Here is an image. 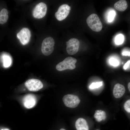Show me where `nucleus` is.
I'll use <instances>...</instances> for the list:
<instances>
[{
    "label": "nucleus",
    "instance_id": "20",
    "mask_svg": "<svg viewBox=\"0 0 130 130\" xmlns=\"http://www.w3.org/2000/svg\"><path fill=\"white\" fill-rule=\"evenodd\" d=\"M124 107L125 110L128 113L130 112V100H127L124 103Z\"/></svg>",
    "mask_w": 130,
    "mask_h": 130
},
{
    "label": "nucleus",
    "instance_id": "3",
    "mask_svg": "<svg viewBox=\"0 0 130 130\" xmlns=\"http://www.w3.org/2000/svg\"><path fill=\"white\" fill-rule=\"evenodd\" d=\"M55 41L53 38L51 37L45 38L43 40L41 46V52L43 54L46 56L50 55L54 50Z\"/></svg>",
    "mask_w": 130,
    "mask_h": 130
},
{
    "label": "nucleus",
    "instance_id": "17",
    "mask_svg": "<svg viewBox=\"0 0 130 130\" xmlns=\"http://www.w3.org/2000/svg\"><path fill=\"white\" fill-rule=\"evenodd\" d=\"M124 40L123 35L120 34L117 35L115 39L116 44L117 45H119L122 44Z\"/></svg>",
    "mask_w": 130,
    "mask_h": 130
},
{
    "label": "nucleus",
    "instance_id": "15",
    "mask_svg": "<svg viewBox=\"0 0 130 130\" xmlns=\"http://www.w3.org/2000/svg\"><path fill=\"white\" fill-rule=\"evenodd\" d=\"M4 66L5 67L9 66L11 63V59L10 57L8 55H4L3 57Z\"/></svg>",
    "mask_w": 130,
    "mask_h": 130
},
{
    "label": "nucleus",
    "instance_id": "25",
    "mask_svg": "<svg viewBox=\"0 0 130 130\" xmlns=\"http://www.w3.org/2000/svg\"><path fill=\"white\" fill-rule=\"evenodd\" d=\"M60 130H66L62 128V129H60Z\"/></svg>",
    "mask_w": 130,
    "mask_h": 130
},
{
    "label": "nucleus",
    "instance_id": "22",
    "mask_svg": "<svg viewBox=\"0 0 130 130\" xmlns=\"http://www.w3.org/2000/svg\"><path fill=\"white\" fill-rule=\"evenodd\" d=\"M130 60L128 61L124 65V68L126 69L130 65Z\"/></svg>",
    "mask_w": 130,
    "mask_h": 130
},
{
    "label": "nucleus",
    "instance_id": "13",
    "mask_svg": "<svg viewBox=\"0 0 130 130\" xmlns=\"http://www.w3.org/2000/svg\"><path fill=\"white\" fill-rule=\"evenodd\" d=\"M114 6L117 10L122 12L126 9L128 7V4L126 0H121L115 3Z\"/></svg>",
    "mask_w": 130,
    "mask_h": 130
},
{
    "label": "nucleus",
    "instance_id": "23",
    "mask_svg": "<svg viewBox=\"0 0 130 130\" xmlns=\"http://www.w3.org/2000/svg\"><path fill=\"white\" fill-rule=\"evenodd\" d=\"M122 54L123 55L130 56V52L126 51L123 52L122 53Z\"/></svg>",
    "mask_w": 130,
    "mask_h": 130
},
{
    "label": "nucleus",
    "instance_id": "9",
    "mask_svg": "<svg viewBox=\"0 0 130 130\" xmlns=\"http://www.w3.org/2000/svg\"><path fill=\"white\" fill-rule=\"evenodd\" d=\"M31 32L28 28L24 27L22 28L17 34V37L21 43L26 45L29 42L31 37Z\"/></svg>",
    "mask_w": 130,
    "mask_h": 130
},
{
    "label": "nucleus",
    "instance_id": "8",
    "mask_svg": "<svg viewBox=\"0 0 130 130\" xmlns=\"http://www.w3.org/2000/svg\"><path fill=\"white\" fill-rule=\"evenodd\" d=\"M71 7L67 4H64L59 7L55 13V16L59 21H62L65 19L69 13Z\"/></svg>",
    "mask_w": 130,
    "mask_h": 130
},
{
    "label": "nucleus",
    "instance_id": "10",
    "mask_svg": "<svg viewBox=\"0 0 130 130\" xmlns=\"http://www.w3.org/2000/svg\"><path fill=\"white\" fill-rule=\"evenodd\" d=\"M35 96L32 94H28L26 95L23 99V105L25 107L30 109L33 107L36 103Z\"/></svg>",
    "mask_w": 130,
    "mask_h": 130
},
{
    "label": "nucleus",
    "instance_id": "26",
    "mask_svg": "<svg viewBox=\"0 0 130 130\" xmlns=\"http://www.w3.org/2000/svg\"><path fill=\"white\" fill-rule=\"evenodd\" d=\"M1 130H9L7 129H2Z\"/></svg>",
    "mask_w": 130,
    "mask_h": 130
},
{
    "label": "nucleus",
    "instance_id": "19",
    "mask_svg": "<svg viewBox=\"0 0 130 130\" xmlns=\"http://www.w3.org/2000/svg\"><path fill=\"white\" fill-rule=\"evenodd\" d=\"M116 15V13L114 11H110L109 13L108 16V21L109 22H112L113 20Z\"/></svg>",
    "mask_w": 130,
    "mask_h": 130
},
{
    "label": "nucleus",
    "instance_id": "7",
    "mask_svg": "<svg viewBox=\"0 0 130 130\" xmlns=\"http://www.w3.org/2000/svg\"><path fill=\"white\" fill-rule=\"evenodd\" d=\"M25 85L29 91H38L43 87V84L40 80L34 78L27 80Z\"/></svg>",
    "mask_w": 130,
    "mask_h": 130
},
{
    "label": "nucleus",
    "instance_id": "21",
    "mask_svg": "<svg viewBox=\"0 0 130 130\" xmlns=\"http://www.w3.org/2000/svg\"><path fill=\"white\" fill-rule=\"evenodd\" d=\"M109 62L111 65L114 66H117L119 64L118 61L113 58H111L110 59Z\"/></svg>",
    "mask_w": 130,
    "mask_h": 130
},
{
    "label": "nucleus",
    "instance_id": "5",
    "mask_svg": "<svg viewBox=\"0 0 130 130\" xmlns=\"http://www.w3.org/2000/svg\"><path fill=\"white\" fill-rule=\"evenodd\" d=\"M66 50L67 53L70 55H73L78 52L80 42L75 38L70 39L66 42Z\"/></svg>",
    "mask_w": 130,
    "mask_h": 130
},
{
    "label": "nucleus",
    "instance_id": "18",
    "mask_svg": "<svg viewBox=\"0 0 130 130\" xmlns=\"http://www.w3.org/2000/svg\"><path fill=\"white\" fill-rule=\"evenodd\" d=\"M102 81L96 83H93L90 86V88L91 89H94L98 88L102 85Z\"/></svg>",
    "mask_w": 130,
    "mask_h": 130
},
{
    "label": "nucleus",
    "instance_id": "16",
    "mask_svg": "<svg viewBox=\"0 0 130 130\" xmlns=\"http://www.w3.org/2000/svg\"><path fill=\"white\" fill-rule=\"evenodd\" d=\"M102 110H97L95 111L94 117L98 122H100L102 121L100 114Z\"/></svg>",
    "mask_w": 130,
    "mask_h": 130
},
{
    "label": "nucleus",
    "instance_id": "2",
    "mask_svg": "<svg viewBox=\"0 0 130 130\" xmlns=\"http://www.w3.org/2000/svg\"><path fill=\"white\" fill-rule=\"evenodd\" d=\"M77 62L75 58L72 57H67L56 65V69L59 71L67 69L73 70L76 68L75 64Z\"/></svg>",
    "mask_w": 130,
    "mask_h": 130
},
{
    "label": "nucleus",
    "instance_id": "14",
    "mask_svg": "<svg viewBox=\"0 0 130 130\" xmlns=\"http://www.w3.org/2000/svg\"><path fill=\"white\" fill-rule=\"evenodd\" d=\"M8 13L6 9L4 8L1 10L0 12V24H3L7 22L8 18Z\"/></svg>",
    "mask_w": 130,
    "mask_h": 130
},
{
    "label": "nucleus",
    "instance_id": "1",
    "mask_svg": "<svg viewBox=\"0 0 130 130\" xmlns=\"http://www.w3.org/2000/svg\"><path fill=\"white\" fill-rule=\"evenodd\" d=\"M86 22L89 27L93 31L99 32L102 29V22L96 14L93 13L90 15L87 19Z\"/></svg>",
    "mask_w": 130,
    "mask_h": 130
},
{
    "label": "nucleus",
    "instance_id": "11",
    "mask_svg": "<svg viewBox=\"0 0 130 130\" xmlns=\"http://www.w3.org/2000/svg\"><path fill=\"white\" fill-rule=\"evenodd\" d=\"M125 91L124 86L119 83L116 84L114 88L113 94L114 96L116 98H118L122 97Z\"/></svg>",
    "mask_w": 130,
    "mask_h": 130
},
{
    "label": "nucleus",
    "instance_id": "12",
    "mask_svg": "<svg viewBox=\"0 0 130 130\" xmlns=\"http://www.w3.org/2000/svg\"><path fill=\"white\" fill-rule=\"evenodd\" d=\"M75 126L77 130H89V127L87 121L82 118H79L76 121Z\"/></svg>",
    "mask_w": 130,
    "mask_h": 130
},
{
    "label": "nucleus",
    "instance_id": "24",
    "mask_svg": "<svg viewBox=\"0 0 130 130\" xmlns=\"http://www.w3.org/2000/svg\"><path fill=\"white\" fill-rule=\"evenodd\" d=\"M128 89L129 91H130V82H129L128 85Z\"/></svg>",
    "mask_w": 130,
    "mask_h": 130
},
{
    "label": "nucleus",
    "instance_id": "4",
    "mask_svg": "<svg viewBox=\"0 0 130 130\" xmlns=\"http://www.w3.org/2000/svg\"><path fill=\"white\" fill-rule=\"evenodd\" d=\"M62 100L65 105L71 108L76 107L80 102V100L77 96L71 94H68L65 95L63 97Z\"/></svg>",
    "mask_w": 130,
    "mask_h": 130
},
{
    "label": "nucleus",
    "instance_id": "27",
    "mask_svg": "<svg viewBox=\"0 0 130 130\" xmlns=\"http://www.w3.org/2000/svg\"><path fill=\"white\" fill-rule=\"evenodd\" d=\"M100 130L99 129H96V130Z\"/></svg>",
    "mask_w": 130,
    "mask_h": 130
},
{
    "label": "nucleus",
    "instance_id": "6",
    "mask_svg": "<svg viewBox=\"0 0 130 130\" xmlns=\"http://www.w3.org/2000/svg\"><path fill=\"white\" fill-rule=\"evenodd\" d=\"M47 7L44 3L40 2L36 5L33 9L32 15L36 18L40 19L44 17L47 12Z\"/></svg>",
    "mask_w": 130,
    "mask_h": 130
}]
</instances>
